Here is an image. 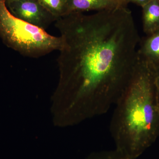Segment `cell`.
<instances>
[{
	"label": "cell",
	"mask_w": 159,
	"mask_h": 159,
	"mask_svg": "<svg viewBox=\"0 0 159 159\" xmlns=\"http://www.w3.org/2000/svg\"><path fill=\"white\" fill-rule=\"evenodd\" d=\"M63 40L54 118L66 126L106 113L129 85L139 65L141 39L131 11L121 5L55 21Z\"/></svg>",
	"instance_id": "obj_1"
},
{
	"label": "cell",
	"mask_w": 159,
	"mask_h": 159,
	"mask_svg": "<svg viewBox=\"0 0 159 159\" xmlns=\"http://www.w3.org/2000/svg\"><path fill=\"white\" fill-rule=\"evenodd\" d=\"M110 132L116 150L137 159L159 137V107L153 69L139 57L129 85L118 99Z\"/></svg>",
	"instance_id": "obj_2"
},
{
	"label": "cell",
	"mask_w": 159,
	"mask_h": 159,
	"mask_svg": "<svg viewBox=\"0 0 159 159\" xmlns=\"http://www.w3.org/2000/svg\"><path fill=\"white\" fill-rule=\"evenodd\" d=\"M0 38L8 48L34 58L60 51L63 46L61 36L51 35L45 29L14 16L5 0H0Z\"/></svg>",
	"instance_id": "obj_3"
},
{
	"label": "cell",
	"mask_w": 159,
	"mask_h": 159,
	"mask_svg": "<svg viewBox=\"0 0 159 159\" xmlns=\"http://www.w3.org/2000/svg\"><path fill=\"white\" fill-rule=\"evenodd\" d=\"M7 6L16 17L45 30L57 20L37 0H20Z\"/></svg>",
	"instance_id": "obj_4"
},
{
	"label": "cell",
	"mask_w": 159,
	"mask_h": 159,
	"mask_svg": "<svg viewBox=\"0 0 159 159\" xmlns=\"http://www.w3.org/2000/svg\"><path fill=\"white\" fill-rule=\"evenodd\" d=\"M66 2L68 14L73 12L99 11L124 5L121 0H66Z\"/></svg>",
	"instance_id": "obj_5"
},
{
	"label": "cell",
	"mask_w": 159,
	"mask_h": 159,
	"mask_svg": "<svg viewBox=\"0 0 159 159\" xmlns=\"http://www.w3.org/2000/svg\"><path fill=\"white\" fill-rule=\"evenodd\" d=\"M139 55L152 66L159 64V30L141 40Z\"/></svg>",
	"instance_id": "obj_6"
},
{
	"label": "cell",
	"mask_w": 159,
	"mask_h": 159,
	"mask_svg": "<svg viewBox=\"0 0 159 159\" xmlns=\"http://www.w3.org/2000/svg\"><path fill=\"white\" fill-rule=\"evenodd\" d=\"M142 7L143 31L149 35L159 30V0H151Z\"/></svg>",
	"instance_id": "obj_7"
},
{
	"label": "cell",
	"mask_w": 159,
	"mask_h": 159,
	"mask_svg": "<svg viewBox=\"0 0 159 159\" xmlns=\"http://www.w3.org/2000/svg\"><path fill=\"white\" fill-rule=\"evenodd\" d=\"M37 1L57 20L68 14L66 0Z\"/></svg>",
	"instance_id": "obj_8"
},
{
	"label": "cell",
	"mask_w": 159,
	"mask_h": 159,
	"mask_svg": "<svg viewBox=\"0 0 159 159\" xmlns=\"http://www.w3.org/2000/svg\"><path fill=\"white\" fill-rule=\"evenodd\" d=\"M87 159H133L116 150L102 151L92 153Z\"/></svg>",
	"instance_id": "obj_9"
},
{
	"label": "cell",
	"mask_w": 159,
	"mask_h": 159,
	"mask_svg": "<svg viewBox=\"0 0 159 159\" xmlns=\"http://www.w3.org/2000/svg\"><path fill=\"white\" fill-rule=\"evenodd\" d=\"M152 66L153 69L155 88L159 107V64Z\"/></svg>",
	"instance_id": "obj_10"
},
{
	"label": "cell",
	"mask_w": 159,
	"mask_h": 159,
	"mask_svg": "<svg viewBox=\"0 0 159 159\" xmlns=\"http://www.w3.org/2000/svg\"><path fill=\"white\" fill-rule=\"evenodd\" d=\"M122 2L125 5V3L133 2L138 4L139 6H143L149 2L151 0H122Z\"/></svg>",
	"instance_id": "obj_11"
},
{
	"label": "cell",
	"mask_w": 159,
	"mask_h": 159,
	"mask_svg": "<svg viewBox=\"0 0 159 159\" xmlns=\"http://www.w3.org/2000/svg\"><path fill=\"white\" fill-rule=\"evenodd\" d=\"M18 1H20V0H5V2H6V6H7V5L10 4V3L12 2Z\"/></svg>",
	"instance_id": "obj_12"
},
{
	"label": "cell",
	"mask_w": 159,
	"mask_h": 159,
	"mask_svg": "<svg viewBox=\"0 0 159 159\" xmlns=\"http://www.w3.org/2000/svg\"><path fill=\"white\" fill-rule=\"evenodd\" d=\"M121 1H122V0H121Z\"/></svg>",
	"instance_id": "obj_13"
},
{
	"label": "cell",
	"mask_w": 159,
	"mask_h": 159,
	"mask_svg": "<svg viewBox=\"0 0 159 159\" xmlns=\"http://www.w3.org/2000/svg\"><path fill=\"white\" fill-rule=\"evenodd\" d=\"M122 3H123V2H122Z\"/></svg>",
	"instance_id": "obj_14"
}]
</instances>
